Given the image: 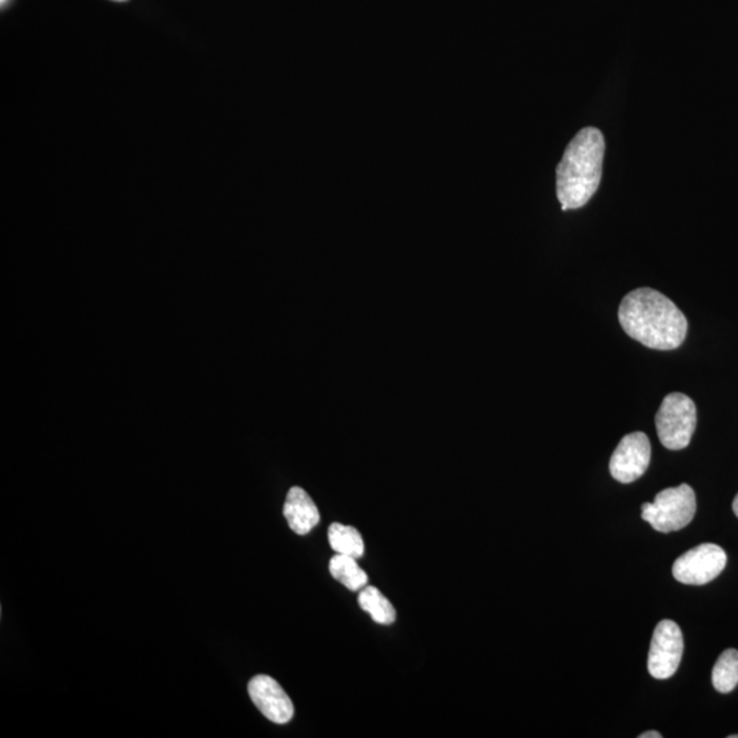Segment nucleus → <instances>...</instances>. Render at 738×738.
Wrapping results in <instances>:
<instances>
[{"label":"nucleus","mask_w":738,"mask_h":738,"mask_svg":"<svg viewBox=\"0 0 738 738\" xmlns=\"http://www.w3.org/2000/svg\"><path fill=\"white\" fill-rule=\"evenodd\" d=\"M729 738H738V734H737V736H736V734H734V736H729Z\"/></svg>","instance_id":"16"},{"label":"nucleus","mask_w":738,"mask_h":738,"mask_svg":"<svg viewBox=\"0 0 738 738\" xmlns=\"http://www.w3.org/2000/svg\"><path fill=\"white\" fill-rule=\"evenodd\" d=\"M283 516L290 529L297 535H307L320 521L318 506L309 497L308 492L301 487L290 488L287 492Z\"/></svg>","instance_id":"9"},{"label":"nucleus","mask_w":738,"mask_h":738,"mask_svg":"<svg viewBox=\"0 0 738 738\" xmlns=\"http://www.w3.org/2000/svg\"><path fill=\"white\" fill-rule=\"evenodd\" d=\"M713 685L718 692L729 693L738 685V651L722 652L713 670Z\"/></svg>","instance_id":"13"},{"label":"nucleus","mask_w":738,"mask_h":738,"mask_svg":"<svg viewBox=\"0 0 738 738\" xmlns=\"http://www.w3.org/2000/svg\"><path fill=\"white\" fill-rule=\"evenodd\" d=\"M733 512L738 517V494L736 495V498H734V501H733Z\"/></svg>","instance_id":"15"},{"label":"nucleus","mask_w":738,"mask_h":738,"mask_svg":"<svg viewBox=\"0 0 738 738\" xmlns=\"http://www.w3.org/2000/svg\"><path fill=\"white\" fill-rule=\"evenodd\" d=\"M248 692L253 704L271 722L285 725L292 721L294 717L292 699L274 678L263 674L253 677L249 682Z\"/></svg>","instance_id":"8"},{"label":"nucleus","mask_w":738,"mask_h":738,"mask_svg":"<svg viewBox=\"0 0 738 738\" xmlns=\"http://www.w3.org/2000/svg\"><path fill=\"white\" fill-rule=\"evenodd\" d=\"M728 557L717 544H700L682 554L673 565L674 579L682 584L704 585L717 579L725 569Z\"/></svg>","instance_id":"5"},{"label":"nucleus","mask_w":738,"mask_h":738,"mask_svg":"<svg viewBox=\"0 0 738 738\" xmlns=\"http://www.w3.org/2000/svg\"><path fill=\"white\" fill-rule=\"evenodd\" d=\"M696 514V495L688 484L666 488L659 492L654 502L641 506V518L655 531L670 533L687 527Z\"/></svg>","instance_id":"3"},{"label":"nucleus","mask_w":738,"mask_h":738,"mask_svg":"<svg viewBox=\"0 0 738 738\" xmlns=\"http://www.w3.org/2000/svg\"><path fill=\"white\" fill-rule=\"evenodd\" d=\"M328 542L335 554L349 555L357 559L364 555L365 546L361 533L349 525L331 524L328 528Z\"/></svg>","instance_id":"11"},{"label":"nucleus","mask_w":738,"mask_h":738,"mask_svg":"<svg viewBox=\"0 0 738 738\" xmlns=\"http://www.w3.org/2000/svg\"><path fill=\"white\" fill-rule=\"evenodd\" d=\"M618 319L629 337L646 348L673 350L687 338L688 320L665 294L641 287L626 294Z\"/></svg>","instance_id":"1"},{"label":"nucleus","mask_w":738,"mask_h":738,"mask_svg":"<svg viewBox=\"0 0 738 738\" xmlns=\"http://www.w3.org/2000/svg\"><path fill=\"white\" fill-rule=\"evenodd\" d=\"M662 734L655 732V730H650V732L641 733L639 738H661Z\"/></svg>","instance_id":"14"},{"label":"nucleus","mask_w":738,"mask_h":738,"mask_svg":"<svg viewBox=\"0 0 738 738\" xmlns=\"http://www.w3.org/2000/svg\"><path fill=\"white\" fill-rule=\"evenodd\" d=\"M605 137L595 128L580 130L557 167V195L562 211L584 207L602 180Z\"/></svg>","instance_id":"2"},{"label":"nucleus","mask_w":738,"mask_h":738,"mask_svg":"<svg viewBox=\"0 0 738 738\" xmlns=\"http://www.w3.org/2000/svg\"><path fill=\"white\" fill-rule=\"evenodd\" d=\"M359 605L371 615L372 620L380 625H391L397 617L390 600L378 588L371 587V585H367L360 591Z\"/></svg>","instance_id":"12"},{"label":"nucleus","mask_w":738,"mask_h":738,"mask_svg":"<svg viewBox=\"0 0 738 738\" xmlns=\"http://www.w3.org/2000/svg\"><path fill=\"white\" fill-rule=\"evenodd\" d=\"M659 441L669 450H682L691 443L696 430L695 402L682 393L666 395L655 417Z\"/></svg>","instance_id":"4"},{"label":"nucleus","mask_w":738,"mask_h":738,"mask_svg":"<svg viewBox=\"0 0 738 738\" xmlns=\"http://www.w3.org/2000/svg\"><path fill=\"white\" fill-rule=\"evenodd\" d=\"M684 652V637L674 621L663 620L656 625L648 654V672L656 680H666L676 674Z\"/></svg>","instance_id":"6"},{"label":"nucleus","mask_w":738,"mask_h":738,"mask_svg":"<svg viewBox=\"0 0 738 738\" xmlns=\"http://www.w3.org/2000/svg\"><path fill=\"white\" fill-rule=\"evenodd\" d=\"M651 461V443L644 432H632L621 439L610 458V473L617 482H636Z\"/></svg>","instance_id":"7"},{"label":"nucleus","mask_w":738,"mask_h":738,"mask_svg":"<svg viewBox=\"0 0 738 738\" xmlns=\"http://www.w3.org/2000/svg\"><path fill=\"white\" fill-rule=\"evenodd\" d=\"M5 2V0H2V3Z\"/></svg>","instance_id":"18"},{"label":"nucleus","mask_w":738,"mask_h":738,"mask_svg":"<svg viewBox=\"0 0 738 738\" xmlns=\"http://www.w3.org/2000/svg\"><path fill=\"white\" fill-rule=\"evenodd\" d=\"M114 2H126V0H114Z\"/></svg>","instance_id":"17"},{"label":"nucleus","mask_w":738,"mask_h":738,"mask_svg":"<svg viewBox=\"0 0 738 738\" xmlns=\"http://www.w3.org/2000/svg\"><path fill=\"white\" fill-rule=\"evenodd\" d=\"M330 573L348 590L357 592L368 585V574L357 564V558L337 554L331 558Z\"/></svg>","instance_id":"10"}]
</instances>
